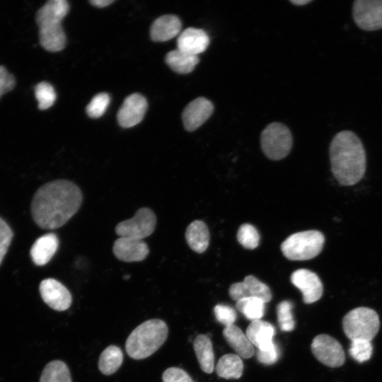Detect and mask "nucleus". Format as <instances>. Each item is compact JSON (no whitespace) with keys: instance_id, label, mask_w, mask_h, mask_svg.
<instances>
[{"instance_id":"f257e3e1","label":"nucleus","mask_w":382,"mask_h":382,"mask_svg":"<svg viewBox=\"0 0 382 382\" xmlns=\"http://www.w3.org/2000/svg\"><path fill=\"white\" fill-rule=\"evenodd\" d=\"M82 201V192L74 183L64 179L53 180L42 185L33 195L32 217L41 228L56 229L78 212Z\"/></svg>"},{"instance_id":"f03ea898","label":"nucleus","mask_w":382,"mask_h":382,"mask_svg":"<svg viewBox=\"0 0 382 382\" xmlns=\"http://www.w3.org/2000/svg\"><path fill=\"white\" fill-rule=\"evenodd\" d=\"M330 160L334 177L342 185L359 182L366 171V153L358 136L352 131L337 133L330 144Z\"/></svg>"},{"instance_id":"7ed1b4c3","label":"nucleus","mask_w":382,"mask_h":382,"mask_svg":"<svg viewBox=\"0 0 382 382\" xmlns=\"http://www.w3.org/2000/svg\"><path fill=\"white\" fill-rule=\"evenodd\" d=\"M168 327L159 319L146 320L137 326L129 335L125 343L127 354L134 359H145L165 342Z\"/></svg>"},{"instance_id":"20e7f679","label":"nucleus","mask_w":382,"mask_h":382,"mask_svg":"<svg viewBox=\"0 0 382 382\" xmlns=\"http://www.w3.org/2000/svg\"><path fill=\"white\" fill-rule=\"evenodd\" d=\"M324 243L325 237L320 231H300L287 237L281 244V250L290 260H308L321 252Z\"/></svg>"},{"instance_id":"39448f33","label":"nucleus","mask_w":382,"mask_h":382,"mask_svg":"<svg viewBox=\"0 0 382 382\" xmlns=\"http://www.w3.org/2000/svg\"><path fill=\"white\" fill-rule=\"evenodd\" d=\"M342 325L345 335L351 341L359 339L371 341L379 330L380 320L373 309L359 307L345 316Z\"/></svg>"},{"instance_id":"423d86ee","label":"nucleus","mask_w":382,"mask_h":382,"mask_svg":"<svg viewBox=\"0 0 382 382\" xmlns=\"http://www.w3.org/2000/svg\"><path fill=\"white\" fill-rule=\"evenodd\" d=\"M260 145L264 154L268 158L280 160L290 152L292 136L286 126L279 122H272L262 132Z\"/></svg>"},{"instance_id":"0eeeda50","label":"nucleus","mask_w":382,"mask_h":382,"mask_svg":"<svg viewBox=\"0 0 382 382\" xmlns=\"http://www.w3.org/2000/svg\"><path fill=\"white\" fill-rule=\"evenodd\" d=\"M156 226V216L148 207L139 209L134 216L120 222L115 226V233L120 237L143 240L151 235Z\"/></svg>"},{"instance_id":"6e6552de","label":"nucleus","mask_w":382,"mask_h":382,"mask_svg":"<svg viewBox=\"0 0 382 382\" xmlns=\"http://www.w3.org/2000/svg\"><path fill=\"white\" fill-rule=\"evenodd\" d=\"M353 19L362 30L382 28V0H356L352 6Z\"/></svg>"},{"instance_id":"1a4fd4ad","label":"nucleus","mask_w":382,"mask_h":382,"mask_svg":"<svg viewBox=\"0 0 382 382\" xmlns=\"http://www.w3.org/2000/svg\"><path fill=\"white\" fill-rule=\"evenodd\" d=\"M311 347L316 358L328 366L338 367L345 362V352L340 343L330 335H317Z\"/></svg>"},{"instance_id":"9d476101","label":"nucleus","mask_w":382,"mask_h":382,"mask_svg":"<svg viewBox=\"0 0 382 382\" xmlns=\"http://www.w3.org/2000/svg\"><path fill=\"white\" fill-rule=\"evenodd\" d=\"M39 291L44 302L55 311H65L71 304V293L57 279L52 278L43 279L40 284Z\"/></svg>"},{"instance_id":"9b49d317","label":"nucleus","mask_w":382,"mask_h":382,"mask_svg":"<svg viewBox=\"0 0 382 382\" xmlns=\"http://www.w3.org/2000/svg\"><path fill=\"white\" fill-rule=\"evenodd\" d=\"M228 293L236 302L245 298L255 297L267 303L272 298L269 286L253 275L246 276L241 282L231 284Z\"/></svg>"},{"instance_id":"f8f14e48","label":"nucleus","mask_w":382,"mask_h":382,"mask_svg":"<svg viewBox=\"0 0 382 382\" xmlns=\"http://www.w3.org/2000/svg\"><path fill=\"white\" fill-rule=\"evenodd\" d=\"M291 283L302 293L305 303H312L320 299L323 291V284L318 276L306 269H299L291 275Z\"/></svg>"},{"instance_id":"ddd939ff","label":"nucleus","mask_w":382,"mask_h":382,"mask_svg":"<svg viewBox=\"0 0 382 382\" xmlns=\"http://www.w3.org/2000/svg\"><path fill=\"white\" fill-rule=\"evenodd\" d=\"M147 109V101L141 94L133 93L124 100L117 112V121L124 128L132 127L143 119Z\"/></svg>"},{"instance_id":"4468645a","label":"nucleus","mask_w":382,"mask_h":382,"mask_svg":"<svg viewBox=\"0 0 382 382\" xmlns=\"http://www.w3.org/2000/svg\"><path fill=\"white\" fill-rule=\"evenodd\" d=\"M214 105L210 100L199 97L190 102L182 114L183 126L187 131L192 132L199 127L212 115Z\"/></svg>"},{"instance_id":"2eb2a0df","label":"nucleus","mask_w":382,"mask_h":382,"mask_svg":"<svg viewBox=\"0 0 382 382\" xmlns=\"http://www.w3.org/2000/svg\"><path fill=\"white\" fill-rule=\"evenodd\" d=\"M112 252L121 261L140 262L148 256L149 248L143 240L120 237L114 242Z\"/></svg>"},{"instance_id":"dca6fc26","label":"nucleus","mask_w":382,"mask_h":382,"mask_svg":"<svg viewBox=\"0 0 382 382\" xmlns=\"http://www.w3.org/2000/svg\"><path fill=\"white\" fill-rule=\"evenodd\" d=\"M209 44L207 33L195 28H186L177 39V49L196 56L204 52Z\"/></svg>"},{"instance_id":"f3484780","label":"nucleus","mask_w":382,"mask_h":382,"mask_svg":"<svg viewBox=\"0 0 382 382\" xmlns=\"http://www.w3.org/2000/svg\"><path fill=\"white\" fill-rule=\"evenodd\" d=\"M245 334L253 345L259 350L269 349L275 343L273 340L275 328L265 320L252 321L248 326Z\"/></svg>"},{"instance_id":"a211bd4d","label":"nucleus","mask_w":382,"mask_h":382,"mask_svg":"<svg viewBox=\"0 0 382 382\" xmlns=\"http://www.w3.org/2000/svg\"><path fill=\"white\" fill-rule=\"evenodd\" d=\"M69 9L65 0H50L37 12L35 21L39 28L61 24Z\"/></svg>"},{"instance_id":"6ab92c4d","label":"nucleus","mask_w":382,"mask_h":382,"mask_svg":"<svg viewBox=\"0 0 382 382\" xmlns=\"http://www.w3.org/2000/svg\"><path fill=\"white\" fill-rule=\"evenodd\" d=\"M59 247V239L53 233H46L39 237L33 244L30 254L35 265H46L55 254Z\"/></svg>"},{"instance_id":"aec40b11","label":"nucleus","mask_w":382,"mask_h":382,"mask_svg":"<svg viewBox=\"0 0 382 382\" xmlns=\"http://www.w3.org/2000/svg\"><path fill=\"white\" fill-rule=\"evenodd\" d=\"M181 27V21L177 16H161L156 19L151 26V37L156 42L169 40L180 33Z\"/></svg>"},{"instance_id":"412c9836","label":"nucleus","mask_w":382,"mask_h":382,"mask_svg":"<svg viewBox=\"0 0 382 382\" xmlns=\"http://www.w3.org/2000/svg\"><path fill=\"white\" fill-rule=\"evenodd\" d=\"M223 336L240 357L248 359L253 356L255 349L253 344L246 334L235 324L225 327Z\"/></svg>"},{"instance_id":"4be33fe9","label":"nucleus","mask_w":382,"mask_h":382,"mask_svg":"<svg viewBox=\"0 0 382 382\" xmlns=\"http://www.w3.org/2000/svg\"><path fill=\"white\" fill-rule=\"evenodd\" d=\"M185 239L193 251L204 253L209 246L210 239L207 226L202 221H193L186 228Z\"/></svg>"},{"instance_id":"5701e85b","label":"nucleus","mask_w":382,"mask_h":382,"mask_svg":"<svg viewBox=\"0 0 382 382\" xmlns=\"http://www.w3.org/2000/svg\"><path fill=\"white\" fill-rule=\"evenodd\" d=\"M41 46L49 52H59L64 49L66 36L61 24L39 28Z\"/></svg>"},{"instance_id":"b1692460","label":"nucleus","mask_w":382,"mask_h":382,"mask_svg":"<svg viewBox=\"0 0 382 382\" xmlns=\"http://www.w3.org/2000/svg\"><path fill=\"white\" fill-rule=\"evenodd\" d=\"M193 348L201 369L211 374L214 369V355L210 338L206 335H197L194 340Z\"/></svg>"},{"instance_id":"393cba45","label":"nucleus","mask_w":382,"mask_h":382,"mask_svg":"<svg viewBox=\"0 0 382 382\" xmlns=\"http://www.w3.org/2000/svg\"><path fill=\"white\" fill-rule=\"evenodd\" d=\"M165 60L173 71L179 74L190 73L199 61L197 56L188 54L178 49L168 52Z\"/></svg>"},{"instance_id":"a878e982","label":"nucleus","mask_w":382,"mask_h":382,"mask_svg":"<svg viewBox=\"0 0 382 382\" xmlns=\"http://www.w3.org/2000/svg\"><path fill=\"white\" fill-rule=\"evenodd\" d=\"M243 364L241 357L234 354L223 355L216 366V372L224 378H239L243 374Z\"/></svg>"},{"instance_id":"bb28decb","label":"nucleus","mask_w":382,"mask_h":382,"mask_svg":"<svg viewBox=\"0 0 382 382\" xmlns=\"http://www.w3.org/2000/svg\"><path fill=\"white\" fill-rule=\"evenodd\" d=\"M123 361L121 349L115 345H110L101 353L98 360V368L105 375H111L120 367Z\"/></svg>"},{"instance_id":"cd10ccee","label":"nucleus","mask_w":382,"mask_h":382,"mask_svg":"<svg viewBox=\"0 0 382 382\" xmlns=\"http://www.w3.org/2000/svg\"><path fill=\"white\" fill-rule=\"evenodd\" d=\"M40 382H71L67 365L59 360L49 362L42 371Z\"/></svg>"},{"instance_id":"c85d7f7f","label":"nucleus","mask_w":382,"mask_h":382,"mask_svg":"<svg viewBox=\"0 0 382 382\" xmlns=\"http://www.w3.org/2000/svg\"><path fill=\"white\" fill-rule=\"evenodd\" d=\"M265 303L260 299L249 297L236 302V307L251 321L261 320L265 314Z\"/></svg>"},{"instance_id":"c756f323","label":"nucleus","mask_w":382,"mask_h":382,"mask_svg":"<svg viewBox=\"0 0 382 382\" xmlns=\"http://www.w3.org/2000/svg\"><path fill=\"white\" fill-rule=\"evenodd\" d=\"M292 308L293 303L289 300L282 301L277 306L278 325L280 330L284 332H291L295 328Z\"/></svg>"},{"instance_id":"7c9ffc66","label":"nucleus","mask_w":382,"mask_h":382,"mask_svg":"<svg viewBox=\"0 0 382 382\" xmlns=\"http://www.w3.org/2000/svg\"><path fill=\"white\" fill-rule=\"evenodd\" d=\"M35 96L40 110L50 108L56 100V93L52 86L45 81L37 83L35 87Z\"/></svg>"},{"instance_id":"2f4dec72","label":"nucleus","mask_w":382,"mask_h":382,"mask_svg":"<svg viewBox=\"0 0 382 382\" xmlns=\"http://www.w3.org/2000/svg\"><path fill=\"white\" fill-rule=\"evenodd\" d=\"M239 243L247 249H255L259 245L260 235L257 229L250 224L240 226L237 232Z\"/></svg>"},{"instance_id":"473e14b6","label":"nucleus","mask_w":382,"mask_h":382,"mask_svg":"<svg viewBox=\"0 0 382 382\" xmlns=\"http://www.w3.org/2000/svg\"><path fill=\"white\" fill-rule=\"evenodd\" d=\"M371 341L366 340H354L351 341L349 354L359 363L369 360L372 354Z\"/></svg>"},{"instance_id":"72a5a7b5","label":"nucleus","mask_w":382,"mask_h":382,"mask_svg":"<svg viewBox=\"0 0 382 382\" xmlns=\"http://www.w3.org/2000/svg\"><path fill=\"white\" fill-rule=\"evenodd\" d=\"M110 103V96L106 93H100L91 99L86 107L88 115L92 118L101 117Z\"/></svg>"},{"instance_id":"f704fd0d","label":"nucleus","mask_w":382,"mask_h":382,"mask_svg":"<svg viewBox=\"0 0 382 382\" xmlns=\"http://www.w3.org/2000/svg\"><path fill=\"white\" fill-rule=\"evenodd\" d=\"M214 313L216 320L225 327L233 325L237 318L236 311L225 304H217L214 308Z\"/></svg>"},{"instance_id":"c9c22d12","label":"nucleus","mask_w":382,"mask_h":382,"mask_svg":"<svg viewBox=\"0 0 382 382\" xmlns=\"http://www.w3.org/2000/svg\"><path fill=\"white\" fill-rule=\"evenodd\" d=\"M13 236L12 229L0 217V265L10 245Z\"/></svg>"},{"instance_id":"e433bc0d","label":"nucleus","mask_w":382,"mask_h":382,"mask_svg":"<svg viewBox=\"0 0 382 382\" xmlns=\"http://www.w3.org/2000/svg\"><path fill=\"white\" fill-rule=\"evenodd\" d=\"M163 382H194L189 374L178 367L167 369L162 375Z\"/></svg>"},{"instance_id":"4c0bfd02","label":"nucleus","mask_w":382,"mask_h":382,"mask_svg":"<svg viewBox=\"0 0 382 382\" xmlns=\"http://www.w3.org/2000/svg\"><path fill=\"white\" fill-rule=\"evenodd\" d=\"M257 360L265 365H272L277 361L280 356V351L278 345L274 343V345L267 350L257 349Z\"/></svg>"},{"instance_id":"58836bf2","label":"nucleus","mask_w":382,"mask_h":382,"mask_svg":"<svg viewBox=\"0 0 382 382\" xmlns=\"http://www.w3.org/2000/svg\"><path fill=\"white\" fill-rule=\"evenodd\" d=\"M15 85L14 76L4 66H0V98L4 93L11 91Z\"/></svg>"},{"instance_id":"ea45409f","label":"nucleus","mask_w":382,"mask_h":382,"mask_svg":"<svg viewBox=\"0 0 382 382\" xmlns=\"http://www.w3.org/2000/svg\"><path fill=\"white\" fill-rule=\"evenodd\" d=\"M114 0H91L89 2L94 6L103 8L113 3Z\"/></svg>"},{"instance_id":"a19ab883","label":"nucleus","mask_w":382,"mask_h":382,"mask_svg":"<svg viewBox=\"0 0 382 382\" xmlns=\"http://www.w3.org/2000/svg\"><path fill=\"white\" fill-rule=\"evenodd\" d=\"M290 1L293 3L294 4H296L298 6H302V5L308 4L309 2L311 1V0H292V1L291 0Z\"/></svg>"}]
</instances>
